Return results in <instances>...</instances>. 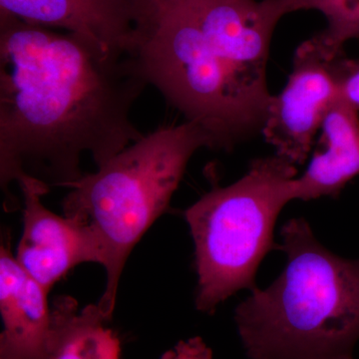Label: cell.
<instances>
[{
  "mask_svg": "<svg viewBox=\"0 0 359 359\" xmlns=\"http://www.w3.org/2000/svg\"><path fill=\"white\" fill-rule=\"evenodd\" d=\"M149 85L136 56L0 13V186L21 177L67 188L89 156L103 166L144 134L132 109Z\"/></svg>",
  "mask_w": 359,
  "mask_h": 359,
  "instance_id": "6da1fadb",
  "label": "cell"
},
{
  "mask_svg": "<svg viewBox=\"0 0 359 359\" xmlns=\"http://www.w3.org/2000/svg\"><path fill=\"white\" fill-rule=\"evenodd\" d=\"M290 0H184L162 14L137 53L168 103L233 150L262 133L273 95L266 66Z\"/></svg>",
  "mask_w": 359,
  "mask_h": 359,
  "instance_id": "7a4b0ae2",
  "label": "cell"
},
{
  "mask_svg": "<svg viewBox=\"0 0 359 359\" xmlns=\"http://www.w3.org/2000/svg\"><path fill=\"white\" fill-rule=\"evenodd\" d=\"M287 266L236 309L249 359H354L359 340V259L316 240L304 219L283 226Z\"/></svg>",
  "mask_w": 359,
  "mask_h": 359,
  "instance_id": "3957f363",
  "label": "cell"
},
{
  "mask_svg": "<svg viewBox=\"0 0 359 359\" xmlns=\"http://www.w3.org/2000/svg\"><path fill=\"white\" fill-rule=\"evenodd\" d=\"M202 148L214 150V143L196 123L161 127L66 188L63 215L91 224L105 249L106 287L98 306L107 320L130 254L166 212L189 162Z\"/></svg>",
  "mask_w": 359,
  "mask_h": 359,
  "instance_id": "277c9868",
  "label": "cell"
},
{
  "mask_svg": "<svg viewBox=\"0 0 359 359\" xmlns=\"http://www.w3.org/2000/svg\"><path fill=\"white\" fill-rule=\"evenodd\" d=\"M297 174L285 158H259L237 182L215 187L186 210L195 244L199 311L212 313L238 290L256 287L257 269L273 249L276 219L292 201Z\"/></svg>",
  "mask_w": 359,
  "mask_h": 359,
  "instance_id": "5b68a950",
  "label": "cell"
},
{
  "mask_svg": "<svg viewBox=\"0 0 359 359\" xmlns=\"http://www.w3.org/2000/svg\"><path fill=\"white\" fill-rule=\"evenodd\" d=\"M341 53L316 36L306 40L294 52L285 88L271 98L262 134L276 155L294 165L308 159L314 137L339 98L334 62Z\"/></svg>",
  "mask_w": 359,
  "mask_h": 359,
  "instance_id": "8992f818",
  "label": "cell"
},
{
  "mask_svg": "<svg viewBox=\"0 0 359 359\" xmlns=\"http://www.w3.org/2000/svg\"><path fill=\"white\" fill-rule=\"evenodd\" d=\"M23 229L15 257L26 273L47 292L82 264H106V252L95 229L76 217L60 216L47 209L42 198L50 188L21 177Z\"/></svg>",
  "mask_w": 359,
  "mask_h": 359,
  "instance_id": "52a82bcc",
  "label": "cell"
},
{
  "mask_svg": "<svg viewBox=\"0 0 359 359\" xmlns=\"http://www.w3.org/2000/svg\"><path fill=\"white\" fill-rule=\"evenodd\" d=\"M0 13L65 29L122 56H136L154 28L138 0H0Z\"/></svg>",
  "mask_w": 359,
  "mask_h": 359,
  "instance_id": "ba28073f",
  "label": "cell"
},
{
  "mask_svg": "<svg viewBox=\"0 0 359 359\" xmlns=\"http://www.w3.org/2000/svg\"><path fill=\"white\" fill-rule=\"evenodd\" d=\"M48 292L11 254L0 249V359H44L52 332Z\"/></svg>",
  "mask_w": 359,
  "mask_h": 359,
  "instance_id": "9c48e42d",
  "label": "cell"
},
{
  "mask_svg": "<svg viewBox=\"0 0 359 359\" xmlns=\"http://www.w3.org/2000/svg\"><path fill=\"white\" fill-rule=\"evenodd\" d=\"M325 149L292 183V200L337 197L359 175V111L339 97L321 125Z\"/></svg>",
  "mask_w": 359,
  "mask_h": 359,
  "instance_id": "30bf717a",
  "label": "cell"
},
{
  "mask_svg": "<svg viewBox=\"0 0 359 359\" xmlns=\"http://www.w3.org/2000/svg\"><path fill=\"white\" fill-rule=\"evenodd\" d=\"M52 332L44 359H119L120 341L98 304L80 309L71 297L52 306Z\"/></svg>",
  "mask_w": 359,
  "mask_h": 359,
  "instance_id": "8fae6325",
  "label": "cell"
},
{
  "mask_svg": "<svg viewBox=\"0 0 359 359\" xmlns=\"http://www.w3.org/2000/svg\"><path fill=\"white\" fill-rule=\"evenodd\" d=\"M292 13L316 11L327 21L325 30L316 35L334 51H342L348 40L359 37V0H290Z\"/></svg>",
  "mask_w": 359,
  "mask_h": 359,
  "instance_id": "7c38bea8",
  "label": "cell"
},
{
  "mask_svg": "<svg viewBox=\"0 0 359 359\" xmlns=\"http://www.w3.org/2000/svg\"><path fill=\"white\" fill-rule=\"evenodd\" d=\"M339 97L359 111V61L339 54L334 62Z\"/></svg>",
  "mask_w": 359,
  "mask_h": 359,
  "instance_id": "4fadbf2b",
  "label": "cell"
},
{
  "mask_svg": "<svg viewBox=\"0 0 359 359\" xmlns=\"http://www.w3.org/2000/svg\"><path fill=\"white\" fill-rule=\"evenodd\" d=\"M211 348L200 337L181 341L172 351L164 354L162 359H212Z\"/></svg>",
  "mask_w": 359,
  "mask_h": 359,
  "instance_id": "5bb4252c",
  "label": "cell"
},
{
  "mask_svg": "<svg viewBox=\"0 0 359 359\" xmlns=\"http://www.w3.org/2000/svg\"><path fill=\"white\" fill-rule=\"evenodd\" d=\"M138 1L140 2L141 6L144 7L146 13L156 25L162 14L178 6L184 0H138Z\"/></svg>",
  "mask_w": 359,
  "mask_h": 359,
  "instance_id": "9a60e30c",
  "label": "cell"
}]
</instances>
